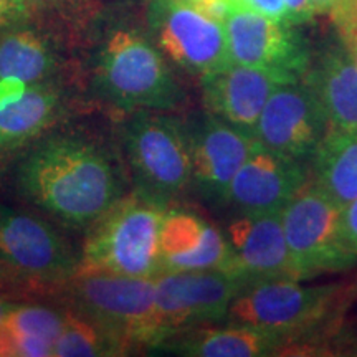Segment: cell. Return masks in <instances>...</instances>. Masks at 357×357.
<instances>
[{"label": "cell", "mask_w": 357, "mask_h": 357, "mask_svg": "<svg viewBox=\"0 0 357 357\" xmlns=\"http://www.w3.org/2000/svg\"><path fill=\"white\" fill-rule=\"evenodd\" d=\"M225 30L234 63L270 71L287 82L305 78L312 48L296 25L266 19L234 3Z\"/></svg>", "instance_id": "obj_11"}, {"label": "cell", "mask_w": 357, "mask_h": 357, "mask_svg": "<svg viewBox=\"0 0 357 357\" xmlns=\"http://www.w3.org/2000/svg\"><path fill=\"white\" fill-rule=\"evenodd\" d=\"M189 136L192 187L205 199L225 202L227 190L255 144V136L211 113L189 126Z\"/></svg>", "instance_id": "obj_14"}, {"label": "cell", "mask_w": 357, "mask_h": 357, "mask_svg": "<svg viewBox=\"0 0 357 357\" xmlns=\"http://www.w3.org/2000/svg\"><path fill=\"white\" fill-rule=\"evenodd\" d=\"M306 182L305 162L255 141L227 190L225 202L242 213L281 211Z\"/></svg>", "instance_id": "obj_16"}, {"label": "cell", "mask_w": 357, "mask_h": 357, "mask_svg": "<svg viewBox=\"0 0 357 357\" xmlns=\"http://www.w3.org/2000/svg\"><path fill=\"white\" fill-rule=\"evenodd\" d=\"M166 205L134 192L123 195L88 227L78 271L155 278L160 273L159 236Z\"/></svg>", "instance_id": "obj_4"}, {"label": "cell", "mask_w": 357, "mask_h": 357, "mask_svg": "<svg viewBox=\"0 0 357 357\" xmlns=\"http://www.w3.org/2000/svg\"><path fill=\"white\" fill-rule=\"evenodd\" d=\"M17 195L60 225L88 229L123 197L119 166L105 144L75 131H48L15 159Z\"/></svg>", "instance_id": "obj_1"}, {"label": "cell", "mask_w": 357, "mask_h": 357, "mask_svg": "<svg viewBox=\"0 0 357 357\" xmlns=\"http://www.w3.org/2000/svg\"><path fill=\"white\" fill-rule=\"evenodd\" d=\"M287 22L291 25H305L316 17L311 0H284Z\"/></svg>", "instance_id": "obj_28"}, {"label": "cell", "mask_w": 357, "mask_h": 357, "mask_svg": "<svg viewBox=\"0 0 357 357\" xmlns=\"http://www.w3.org/2000/svg\"><path fill=\"white\" fill-rule=\"evenodd\" d=\"M341 211L314 181H307L281 208L288 250L300 280L346 271L357 263L342 240Z\"/></svg>", "instance_id": "obj_7"}, {"label": "cell", "mask_w": 357, "mask_h": 357, "mask_svg": "<svg viewBox=\"0 0 357 357\" xmlns=\"http://www.w3.org/2000/svg\"><path fill=\"white\" fill-rule=\"evenodd\" d=\"M159 250L160 273L223 271L243 278L227 235L195 213L167 208L160 225Z\"/></svg>", "instance_id": "obj_15"}, {"label": "cell", "mask_w": 357, "mask_h": 357, "mask_svg": "<svg viewBox=\"0 0 357 357\" xmlns=\"http://www.w3.org/2000/svg\"><path fill=\"white\" fill-rule=\"evenodd\" d=\"M303 82L319 101L329 131H357V63L337 37L312 50Z\"/></svg>", "instance_id": "obj_19"}, {"label": "cell", "mask_w": 357, "mask_h": 357, "mask_svg": "<svg viewBox=\"0 0 357 357\" xmlns=\"http://www.w3.org/2000/svg\"><path fill=\"white\" fill-rule=\"evenodd\" d=\"M93 88L105 102L124 111H176L185 91L153 40L134 29L106 35L93 68Z\"/></svg>", "instance_id": "obj_2"}, {"label": "cell", "mask_w": 357, "mask_h": 357, "mask_svg": "<svg viewBox=\"0 0 357 357\" xmlns=\"http://www.w3.org/2000/svg\"><path fill=\"white\" fill-rule=\"evenodd\" d=\"M66 100L58 83L0 79V166L17 159L63 119Z\"/></svg>", "instance_id": "obj_13"}, {"label": "cell", "mask_w": 357, "mask_h": 357, "mask_svg": "<svg viewBox=\"0 0 357 357\" xmlns=\"http://www.w3.org/2000/svg\"><path fill=\"white\" fill-rule=\"evenodd\" d=\"M356 354H357V347H356Z\"/></svg>", "instance_id": "obj_33"}, {"label": "cell", "mask_w": 357, "mask_h": 357, "mask_svg": "<svg viewBox=\"0 0 357 357\" xmlns=\"http://www.w3.org/2000/svg\"><path fill=\"white\" fill-rule=\"evenodd\" d=\"M339 42L357 63V0H341L329 12Z\"/></svg>", "instance_id": "obj_25"}, {"label": "cell", "mask_w": 357, "mask_h": 357, "mask_svg": "<svg viewBox=\"0 0 357 357\" xmlns=\"http://www.w3.org/2000/svg\"><path fill=\"white\" fill-rule=\"evenodd\" d=\"M288 339L266 329L229 324L227 328H192L174 334L164 347L189 357H265L288 344Z\"/></svg>", "instance_id": "obj_20"}, {"label": "cell", "mask_w": 357, "mask_h": 357, "mask_svg": "<svg viewBox=\"0 0 357 357\" xmlns=\"http://www.w3.org/2000/svg\"><path fill=\"white\" fill-rule=\"evenodd\" d=\"M63 287L70 310L95 323L119 354L162 344L154 278L77 271Z\"/></svg>", "instance_id": "obj_3"}, {"label": "cell", "mask_w": 357, "mask_h": 357, "mask_svg": "<svg viewBox=\"0 0 357 357\" xmlns=\"http://www.w3.org/2000/svg\"><path fill=\"white\" fill-rule=\"evenodd\" d=\"M124 155L136 192L167 205L192 187L189 126L169 111H134Z\"/></svg>", "instance_id": "obj_5"}, {"label": "cell", "mask_w": 357, "mask_h": 357, "mask_svg": "<svg viewBox=\"0 0 357 357\" xmlns=\"http://www.w3.org/2000/svg\"><path fill=\"white\" fill-rule=\"evenodd\" d=\"M190 6H194L207 17L225 25V20L229 17L231 7H234V2L231 0H195Z\"/></svg>", "instance_id": "obj_29"}, {"label": "cell", "mask_w": 357, "mask_h": 357, "mask_svg": "<svg viewBox=\"0 0 357 357\" xmlns=\"http://www.w3.org/2000/svg\"><path fill=\"white\" fill-rule=\"evenodd\" d=\"M310 164L312 181L341 207L357 199V131H328Z\"/></svg>", "instance_id": "obj_22"}, {"label": "cell", "mask_w": 357, "mask_h": 357, "mask_svg": "<svg viewBox=\"0 0 357 357\" xmlns=\"http://www.w3.org/2000/svg\"><path fill=\"white\" fill-rule=\"evenodd\" d=\"M316 15H329V12L337 6L341 0H311Z\"/></svg>", "instance_id": "obj_31"}, {"label": "cell", "mask_w": 357, "mask_h": 357, "mask_svg": "<svg viewBox=\"0 0 357 357\" xmlns=\"http://www.w3.org/2000/svg\"><path fill=\"white\" fill-rule=\"evenodd\" d=\"M154 281L162 344L177 333L225 321L231 301L248 284L240 276L223 271L160 273Z\"/></svg>", "instance_id": "obj_10"}, {"label": "cell", "mask_w": 357, "mask_h": 357, "mask_svg": "<svg viewBox=\"0 0 357 357\" xmlns=\"http://www.w3.org/2000/svg\"><path fill=\"white\" fill-rule=\"evenodd\" d=\"M121 356L113 341L91 321L75 311H65L63 328L55 342L53 357Z\"/></svg>", "instance_id": "obj_23"}, {"label": "cell", "mask_w": 357, "mask_h": 357, "mask_svg": "<svg viewBox=\"0 0 357 357\" xmlns=\"http://www.w3.org/2000/svg\"><path fill=\"white\" fill-rule=\"evenodd\" d=\"M149 38L171 63L205 78L234 65L225 25L182 0H151Z\"/></svg>", "instance_id": "obj_9"}, {"label": "cell", "mask_w": 357, "mask_h": 357, "mask_svg": "<svg viewBox=\"0 0 357 357\" xmlns=\"http://www.w3.org/2000/svg\"><path fill=\"white\" fill-rule=\"evenodd\" d=\"M225 235L247 283L300 280L288 250L281 211L242 213L230 223Z\"/></svg>", "instance_id": "obj_17"}, {"label": "cell", "mask_w": 357, "mask_h": 357, "mask_svg": "<svg viewBox=\"0 0 357 357\" xmlns=\"http://www.w3.org/2000/svg\"><path fill=\"white\" fill-rule=\"evenodd\" d=\"M182 2H187V3H194L195 0H182Z\"/></svg>", "instance_id": "obj_32"}, {"label": "cell", "mask_w": 357, "mask_h": 357, "mask_svg": "<svg viewBox=\"0 0 357 357\" xmlns=\"http://www.w3.org/2000/svg\"><path fill=\"white\" fill-rule=\"evenodd\" d=\"M339 291V287H303L300 280L255 281L240 289L225 321L278 333L293 341L331 314Z\"/></svg>", "instance_id": "obj_8"}, {"label": "cell", "mask_w": 357, "mask_h": 357, "mask_svg": "<svg viewBox=\"0 0 357 357\" xmlns=\"http://www.w3.org/2000/svg\"><path fill=\"white\" fill-rule=\"evenodd\" d=\"M79 258L50 222L0 204V280L35 289L63 287Z\"/></svg>", "instance_id": "obj_6"}, {"label": "cell", "mask_w": 357, "mask_h": 357, "mask_svg": "<svg viewBox=\"0 0 357 357\" xmlns=\"http://www.w3.org/2000/svg\"><path fill=\"white\" fill-rule=\"evenodd\" d=\"M341 231L347 250L357 257V199L342 207Z\"/></svg>", "instance_id": "obj_27"}, {"label": "cell", "mask_w": 357, "mask_h": 357, "mask_svg": "<svg viewBox=\"0 0 357 357\" xmlns=\"http://www.w3.org/2000/svg\"><path fill=\"white\" fill-rule=\"evenodd\" d=\"M19 22L17 0H0V30Z\"/></svg>", "instance_id": "obj_30"}, {"label": "cell", "mask_w": 357, "mask_h": 357, "mask_svg": "<svg viewBox=\"0 0 357 357\" xmlns=\"http://www.w3.org/2000/svg\"><path fill=\"white\" fill-rule=\"evenodd\" d=\"M200 82L207 113L252 132L275 89L293 83L270 71L236 63Z\"/></svg>", "instance_id": "obj_18"}, {"label": "cell", "mask_w": 357, "mask_h": 357, "mask_svg": "<svg viewBox=\"0 0 357 357\" xmlns=\"http://www.w3.org/2000/svg\"><path fill=\"white\" fill-rule=\"evenodd\" d=\"M235 6L255 12L258 15L276 22H287V7L284 0H231ZM288 24V22H287Z\"/></svg>", "instance_id": "obj_26"}, {"label": "cell", "mask_w": 357, "mask_h": 357, "mask_svg": "<svg viewBox=\"0 0 357 357\" xmlns=\"http://www.w3.org/2000/svg\"><path fill=\"white\" fill-rule=\"evenodd\" d=\"M61 60L56 42L30 24L8 25L0 32V79L25 84L58 83Z\"/></svg>", "instance_id": "obj_21"}, {"label": "cell", "mask_w": 357, "mask_h": 357, "mask_svg": "<svg viewBox=\"0 0 357 357\" xmlns=\"http://www.w3.org/2000/svg\"><path fill=\"white\" fill-rule=\"evenodd\" d=\"M65 312L60 314L52 307L42 305H15L10 307L3 318L0 328L12 334L26 337H37L52 342L55 346L61 328H63Z\"/></svg>", "instance_id": "obj_24"}, {"label": "cell", "mask_w": 357, "mask_h": 357, "mask_svg": "<svg viewBox=\"0 0 357 357\" xmlns=\"http://www.w3.org/2000/svg\"><path fill=\"white\" fill-rule=\"evenodd\" d=\"M328 131L319 101L301 79L275 89L253 128V136L260 144L306 164Z\"/></svg>", "instance_id": "obj_12"}]
</instances>
